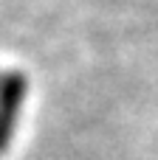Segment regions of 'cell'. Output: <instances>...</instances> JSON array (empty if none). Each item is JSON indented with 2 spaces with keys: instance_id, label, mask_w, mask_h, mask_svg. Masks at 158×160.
<instances>
[{
  "instance_id": "obj_1",
  "label": "cell",
  "mask_w": 158,
  "mask_h": 160,
  "mask_svg": "<svg viewBox=\"0 0 158 160\" xmlns=\"http://www.w3.org/2000/svg\"><path fill=\"white\" fill-rule=\"evenodd\" d=\"M23 93H25V82L20 76H3L0 73V149L8 138V132L14 129Z\"/></svg>"
}]
</instances>
